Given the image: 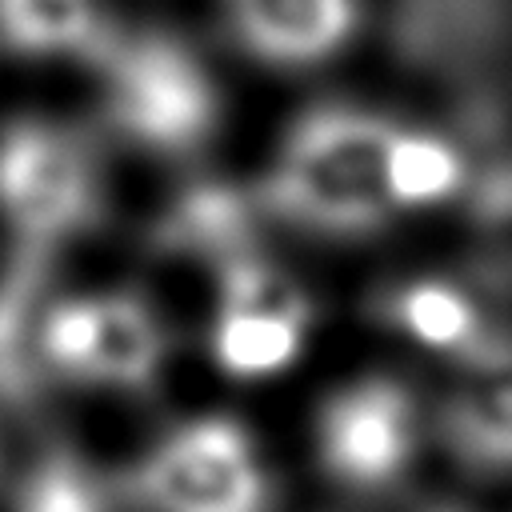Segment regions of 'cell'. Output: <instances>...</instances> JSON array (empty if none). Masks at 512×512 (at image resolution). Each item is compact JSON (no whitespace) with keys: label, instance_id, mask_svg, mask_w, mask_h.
I'll list each match as a JSON object with an SVG mask.
<instances>
[{"label":"cell","instance_id":"30bf717a","mask_svg":"<svg viewBox=\"0 0 512 512\" xmlns=\"http://www.w3.org/2000/svg\"><path fill=\"white\" fill-rule=\"evenodd\" d=\"M440 428L460 460L512 472V344H496L472 360V372L448 400Z\"/></svg>","mask_w":512,"mask_h":512},{"label":"cell","instance_id":"5b68a950","mask_svg":"<svg viewBox=\"0 0 512 512\" xmlns=\"http://www.w3.org/2000/svg\"><path fill=\"white\" fill-rule=\"evenodd\" d=\"M144 512H268L272 484L256 440L228 416H200L168 432L128 476Z\"/></svg>","mask_w":512,"mask_h":512},{"label":"cell","instance_id":"277c9868","mask_svg":"<svg viewBox=\"0 0 512 512\" xmlns=\"http://www.w3.org/2000/svg\"><path fill=\"white\" fill-rule=\"evenodd\" d=\"M32 352L56 380L144 388L164 368L168 332L156 308L132 292H76L40 312Z\"/></svg>","mask_w":512,"mask_h":512},{"label":"cell","instance_id":"5bb4252c","mask_svg":"<svg viewBox=\"0 0 512 512\" xmlns=\"http://www.w3.org/2000/svg\"><path fill=\"white\" fill-rule=\"evenodd\" d=\"M480 216H484V232H488L492 248L512 256V168L488 184Z\"/></svg>","mask_w":512,"mask_h":512},{"label":"cell","instance_id":"6da1fadb","mask_svg":"<svg viewBox=\"0 0 512 512\" xmlns=\"http://www.w3.org/2000/svg\"><path fill=\"white\" fill-rule=\"evenodd\" d=\"M392 116L356 104L308 108L280 140L264 176L268 208L320 236H368L400 220L388 188Z\"/></svg>","mask_w":512,"mask_h":512},{"label":"cell","instance_id":"ba28073f","mask_svg":"<svg viewBox=\"0 0 512 512\" xmlns=\"http://www.w3.org/2000/svg\"><path fill=\"white\" fill-rule=\"evenodd\" d=\"M232 44L280 72L332 64L360 32V0H220Z\"/></svg>","mask_w":512,"mask_h":512},{"label":"cell","instance_id":"52a82bcc","mask_svg":"<svg viewBox=\"0 0 512 512\" xmlns=\"http://www.w3.org/2000/svg\"><path fill=\"white\" fill-rule=\"evenodd\" d=\"M320 468L356 492L392 484L416 456V400L392 376L336 388L316 416Z\"/></svg>","mask_w":512,"mask_h":512},{"label":"cell","instance_id":"3957f363","mask_svg":"<svg viewBox=\"0 0 512 512\" xmlns=\"http://www.w3.org/2000/svg\"><path fill=\"white\" fill-rule=\"evenodd\" d=\"M100 208V172L84 140L44 116L0 128V224L28 248L84 232Z\"/></svg>","mask_w":512,"mask_h":512},{"label":"cell","instance_id":"7c38bea8","mask_svg":"<svg viewBox=\"0 0 512 512\" xmlns=\"http://www.w3.org/2000/svg\"><path fill=\"white\" fill-rule=\"evenodd\" d=\"M464 184H468V164L448 136L416 124H396L388 152V188L400 216L432 212L456 200Z\"/></svg>","mask_w":512,"mask_h":512},{"label":"cell","instance_id":"9c48e42d","mask_svg":"<svg viewBox=\"0 0 512 512\" xmlns=\"http://www.w3.org/2000/svg\"><path fill=\"white\" fill-rule=\"evenodd\" d=\"M380 316L412 344L428 352L460 356L468 364L480 360L488 348H496V340L488 336L484 308L452 276H412L388 288Z\"/></svg>","mask_w":512,"mask_h":512},{"label":"cell","instance_id":"8992f818","mask_svg":"<svg viewBox=\"0 0 512 512\" xmlns=\"http://www.w3.org/2000/svg\"><path fill=\"white\" fill-rule=\"evenodd\" d=\"M312 316V296L292 272L240 252L220 268L208 356L232 380H272L300 360Z\"/></svg>","mask_w":512,"mask_h":512},{"label":"cell","instance_id":"7a4b0ae2","mask_svg":"<svg viewBox=\"0 0 512 512\" xmlns=\"http://www.w3.org/2000/svg\"><path fill=\"white\" fill-rule=\"evenodd\" d=\"M108 120L144 152L188 156L224 116L212 68L168 32H136L100 48Z\"/></svg>","mask_w":512,"mask_h":512},{"label":"cell","instance_id":"8fae6325","mask_svg":"<svg viewBox=\"0 0 512 512\" xmlns=\"http://www.w3.org/2000/svg\"><path fill=\"white\" fill-rule=\"evenodd\" d=\"M104 44V0H0V48L20 60L100 56Z\"/></svg>","mask_w":512,"mask_h":512},{"label":"cell","instance_id":"4fadbf2b","mask_svg":"<svg viewBox=\"0 0 512 512\" xmlns=\"http://www.w3.org/2000/svg\"><path fill=\"white\" fill-rule=\"evenodd\" d=\"M12 512H116L108 480L76 452H44L12 496Z\"/></svg>","mask_w":512,"mask_h":512}]
</instances>
